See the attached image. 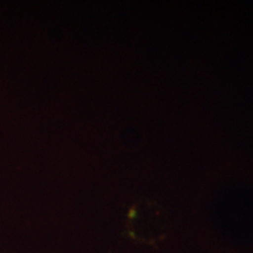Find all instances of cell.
I'll return each mask as SVG.
<instances>
[{"label":"cell","mask_w":253,"mask_h":253,"mask_svg":"<svg viewBox=\"0 0 253 253\" xmlns=\"http://www.w3.org/2000/svg\"><path fill=\"white\" fill-rule=\"evenodd\" d=\"M168 226L166 211L156 201L137 199L126 213V235L136 243L156 245L163 242L168 236Z\"/></svg>","instance_id":"obj_1"}]
</instances>
